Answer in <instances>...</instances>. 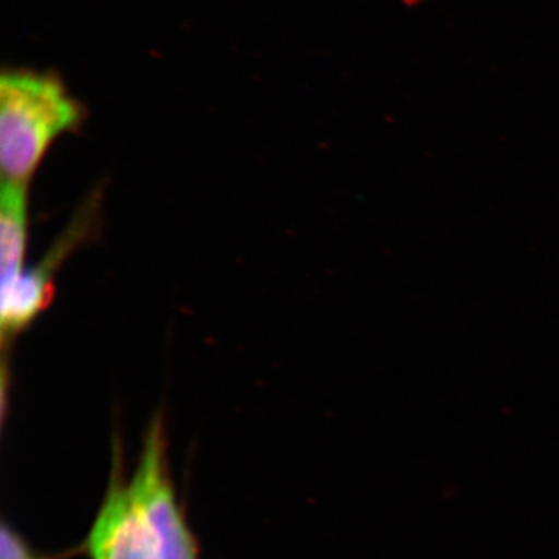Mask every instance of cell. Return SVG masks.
Instances as JSON below:
<instances>
[{
  "instance_id": "6da1fadb",
  "label": "cell",
  "mask_w": 559,
  "mask_h": 559,
  "mask_svg": "<svg viewBox=\"0 0 559 559\" xmlns=\"http://www.w3.org/2000/svg\"><path fill=\"white\" fill-rule=\"evenodd\" d=\"M83 120V106L57 73L5 70L0 79L3 186L27 189L51 145L61 135L75 131Z\"/></svg>"
},
{
  "instance_id": "5b68a950",
  "label": "cell",
  "mask_w": 559,
  "mask_h": 559,
  "mask_svg": "<svg viewBox=\"0 0 559 559\" xmlns=\"http://www.w3.org/2000/svg\"><path fill=\"white\" fill-rule=\"evenodd\" d=\"M0 559H47L40 557L32 549L16 530L11 528L9 524L2 525L0 533Z\"/></svg>"
},
{
  "instance_id": "3957f363",
  "label": "cell",
  "mask_w": 559,
  "mask_h": 559,
  "mask_svg": "<svg viewBox=\"0 0 559 559\" xmlns=\"http://www.w3.org/2000/svg\"><path fill=\"white\" fill-rule=\"evenodd\" d=\"M98 198L86 201L47 255L7 288H0V329L3 348L28 329L53 299V278L62 263L90 237L98 215Z\"/></svg>"
},
{
  "instance_id": "7a4b0ae2",
  "label": "cell",
  "mask_w": 559,
  "mask_h": 559,
  "mask_svg": "<svg viewBox=\"0 0 559 559\" xmlns=\"http://www.w3.org/2000/svg\"><path fill=\"white\" fill-rule=\"evenodd\" d=\"M130 489L153 539L157 559H200L197 539L176 498L168 466L164 419L159 415L151 423L143 440Z\"/></svg>"
},
{
  "instance_id": "277c9868",
  "label": "cell",
  "mask_w": 559,
  "mask_h": 559,
  "mask_svg": "<svg viewBox=\"0 0 559 559\" xmlns=\"http://www.w3.org/2000/svg\"><path fill=\"white\" fill-rule=\"evenodd\" d=\"M90 559H157L148 528L132 500L130 485L114 474L87 535Z\"/></svg>"
}]
</instances>
